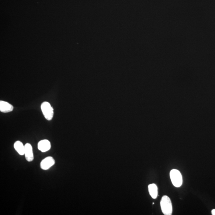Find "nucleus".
I'll return each instance as SVG.
<instances>
[{
    "label": "nucleus",
    "instance_id": "obj_1",
    "mask_svg": "<svg viewBox=\"0 0 215 215\" xmlns=\"http://www.w3.org/2000/svg\"><path fill=\"white\" fill-rule=\"evenodd\" d=\"M161 210L165 215H171L172 214V208L171 199L168 196H164L161 199Z\"/></svg>",
    "mask_w": 215,
    "mask_h": 215
},
{
    "label": "nucleus",
    "instance_id": "obj_2",
    "mask_svg": "<svg viewBox=\"0 0 215 215\" xmlns=\"http://www.w3.org/2000/svg\"><path fill=\"white\" fill-rule=\"evenodd\" d=\"M170 178L173 185L176 187H179L182 185V175L179 171L177 169L171 170L170 173Z\"/></svg>",
    "mask_w": 215,
    "mask_h": 215
},
{
    "label": "nucleus",
    "instance_id": "obj_3",
    "mask_svg": "<svg viewBox=\"0 0 215 215\" xmlns=\"http://www.w3.org/2000/svg\"><path fill=\"white\" fill-rule=\"evenodd\" d=\"M41 108L45 118L48 120H51L53 116V109L48 102H44L42 104Z\"/></svg>",
    "mask_w": 215,
    "mask_h": 215
},
{
    "label": "nucleus",
    "instance_id": "obj_4",
    "mask_svg": "<svg viewBox=\"0 0 215 215\" xmlns=\"http://www.w3.org/2000/svg\"><path fill=\"white\" fill-rule=\"evenodd\" d=\"M55 163V161L52 157H48L43 159L40 163V167L42 169L47 170L53 166Z\"/></svg>",
    "mask_w": 215,
    "mask_h": 215
},
{
    "label": "nucleus",
    "instance_id": "obj_5",
    "mask_svg": "<svg viewBox=\"0 0 215 215\" xmlns=\"http://www.w3.org/2000/svg\"><path fill=\"white\" fill-rule=\"evenodd\" d=\"M25 146V155L26 160L29 162H31L34 159L32 146L29 143H26Z\"/></svg>",
    "mask_w": 215,
    "mask_h": 215
},
{
    "label": "nucleus",
    "instance_id": "obj_6",
    "mask_svg": "<svg viewBox=\"0 0 215 215\" xmlns=\"http://www.w3.org/2000/svg\"><path fill=\"white\" fill-rule=\"evenodd\" d=\"M38 147V150L42 152H46L50 150L51 145L50 141L47 140H44L39 142Z\"/></svg>",
    "mask_w": 215,
    "mask_h": 215
},
{
    "label": "nucleus",
    "instance_id": "obj_7",
    "mask_svg": "<svg viewBox=\"0 0 215 215\" xmlns=\"http://www.w3.org/2000/svg\"><path fill=\"white\" fill-rule=\"evenodd\" d=\"M14 108L11 104L4 101H0V111L4 113L12 112Z\"/></svg>",
    "mask_w": 215,
    "mask_h": 215
},
{
    "label": "nucleus",
    "instance_id": "obj_8",
    "mask_svg": "<svg viewBox=\"0 0 215 215\" xmlns=\"http://www.w3.org/2000/svg\"><path fill=\"white\" fill-rule=\"evenodd\" d=\"M14 146L15 150L19 155H23L25 154V146L21 142L19 141L15 142Z\"/></svg>",
    "mask_w": 215,
    "mask_h": 215
},
{
    "label": "nucleus",
    "instance_id": "obj_9",
    "mask_svg": "<svg viewBox=\"0 0 215 215\" xmlns=\"http://www.w3.org/2000/svg\"><path fill=\"white\" fill-rule=\"evenodd\" d=\"M149 193L151 197L154 199H156L158 195V191L156 185L154 184H152L148 186Z\"/></svg>",
    "mask_w": 215,
    "mask_h": 215
},
{
    "label": "nucleus",
    "instance_id": "obj_10",
    "mask_svg": "<svg viewBox=\"0 0 215 215\" xmlns=\"http://www.w3.org/2000/svg\"><path fill=\"white\" fill-rule=\"evenodd\" d=\"M212 214L213 215H215V209L213 210L212 211Z\"/></svg>",
    "mask_w": 215,
    "mask_h": 215
}]
</instances>
